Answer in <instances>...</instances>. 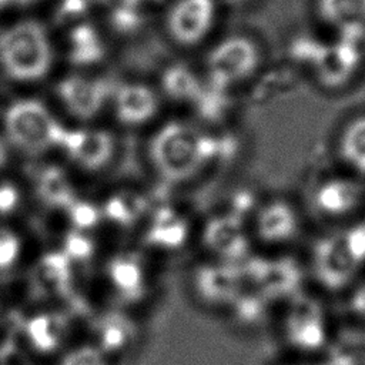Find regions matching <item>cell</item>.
Segmentation results:
<instances>
[{"instance_id":"18","label":"cell","mask_w":365,"mask_h":365,"mask_svg":"<svg viewBox=\"0 0 365 365\" xmlns=\"http://www.w3.org/2000/svg\"><path fill=\"white\" fill-rule=\"evenodd\" d=\"M318 16L335 29L365 26V0H317Z\"/></svg>"},{"instance_id":"9","label":"cell","mask_w":365,"mask_h":365,"mask_svg":"<svg viewBox=\"0 0 365 365\" xmlns=\"http://www.w3.org/2000/svg\"><path fill=\"white\" fill-rule=\"evenodd\" d=\"M115 150L117 143L111 131L93 124H78L74 128L66 127L58 153L74 170L96 174L110 165Z\"/></svg>"},{"instance_id":"21","label":"cell","mask_w":365,"mask_h":365,"mask_svg":"<svg viewBox=\"0 0 365 365\" xmlns=\"http://www.w3.org/2000/svg\"><path fill=\"white\" fill-rule=\"evenodd\" d=\"M346 322L365 327V275L361 277L341 298Z\"/></svg>"},{"instance_id":"3","label":"cell","mask_w":365,"mask_h":365,"mask_svg":"<svg viewBox=\"0 0 365 365\" xmlns=\"http://www.w3.org/2000/svg\"><path fill=\"white\" fill-rule=\"evenodd\" d=\"M56 48L48 30L36 19L17 20L0 31V68L20 84H37L53 71Z\"/></svg>"},{"instance_id":"6","label":"cell","mask_w":365,"mask_h":365,"mask_svg":"<svg viewBox=\"0 0 365 365\" xmlns=\"http://www.w3.org/2000/svg\"><path fill=\"white\" fill-rule=\"evenodd\" d=\"M9 143L30 157L58 151L66 127L50 106L37 98H20L4 113Z\"/></svg>"},{"instance_id":"8","label":"cell","mask_w":365,"mask_h":365,"mask_svg":"<svg viewBox=\"0 0 365 365\" xmlns=\"http://www.w3.org/2000/svg\"><path fill=\"white\" fill-rule=\"evenodd\" d=\"M261 51L248 36L232 34L217 41L205 57V74L212 88L225 91L248 80L259 67Z\"/></svg>"},{"instance_id":"25","label":"cell","mask_w":365,"mask_h":365,"mask_svg":"<svg viewBox=\"0 0 365 365\" xmlns=\"http://www.w3.org/2000/svg\"><path fill=\"white\" fill-rule=\"evenodd\" d=\"M123 3L128 4V6H133L135 9H141V7H147V6H153V4H157L158 1L161 0H121Z\"/></svg>"},{"instance_id":"26","label":"cell","mask_w":365,"mask_h":365,"mask_svg":"<svg viewBox=\"0 0 365 365\" xmlns=\"http://www.w3.org/2000/svg\"><path fill=\"white\" fill-rule=\"evenodd\" d=\"M6 161H7V150L4 143L0 140V168L6 164Z\"/></svg>"},{"instance_id":"20","label":"cell","mask_w":365,"mask_h":365,"mask_svg":"<svg viewBox=\"0 0 365 365\" xmlns=\"http://www.w3.org/2000/svg\"><path fill=\"white\" fill-rule=\"evenodd\" d=\"M113 359L93 342L67 346L57 356L56 365H111Z\"/></svg>"},{"instance_id":"28","label":"cell","mask_w":365,"mask_h":365,"mask_svg":"<svg viewBox=\"0 0 365 365\" xmlns=\"http://www.w3.org/2000/svg\"><path fill=\"white\" fill-rule=\"evenodd\" d=\"M362 220H365V211H364V215H362Z\"/></svg>"},{"instance_id":"24","label":"cell","mask_w":365,"mask_h":365,"mask_svg":"<svg viewBox=\"0 0 365 365\" xmlns=\"http://www.w3.org/2000/svg\"><path fill=\"white\" fill-rule=\"evenodd\" d=\"M17 202V191L11 185H0V214L9 212Z\"/></svg>"},{"instance_id":"2","label":"cell","mask_w":365,"mask_h":365,"mask_svg":"<svg viewBox=\"0 0 365 365\" xmlns=\"http://www.w3.org/2000/svg\"><path fill=\"white\" fill-rule=\"evenodd\" d=\"M217 141L200 127L175 120L161 123L147 143V158L154 174L168 184L197 177L217 155Z\"/></svg>"},{"instance_id":"23","label":"cell","mask_w":365,"mask_h":365,"mask_svg":"<svg viewBox=\"0 0 365 365\" xmlns=\"http://www.w3.org/2000/svg\"><path fill=\"white\" fill-rule=\"evenodd\" d=\"M0 365H30V362L19 348L4 344L0 346Z\"/></svg>"},{"instance_id":"7","label":"cell","mask_w":365,"mask_h":365,"mask_svg":"<svg viewBox=\"0 0 365 365\" xmlns=\"http://www.w3.org/2000/svg\"><path fill=\"white\" fill-rule=\"evenodd\" d=\"M307 211L294 200L277 195L257 204L248 230L255 245L267 252H288L305 234Z\"/></svg>"},{"instance_id":"11","label":"cell","mask_w":365,"mask_h":365,"mask_svg":"<svg viewBox=\"0 0 365 365\" xmlns=\"http://www.w3.org/2000/svg\"><path fill=\"white\" fill-rule=\"evenodd\" d=\"M362 34V30H341L336 41L319 48L311 64L319 86L338 90L352 81L362 63L359 47Z\"/></svg>"},{"instance_id":"4","label":"cell","mask_w":365,"mask_h":365,"mask_svg":"<svg viewBox=\"0 0 365 365\" xmlns=\"http://www.w3.org/2000/svg\"><path fill=\"white\" fill-rule=\"evenodd\" d=\"M336 327L328 298L312 288L307 287L279 304V338L291 351L299 354L322 351L335 338Z\"/></svg>"},{"instance_id":"1","label":"cell","mask_w":365,"mask_h":365,"mask_svg":"<svg viewBox=\"0 0 365 365\" xmlns=\"http://www.w3.org/2000/svg\"><path fill=\"white\" fill-rule=\"evenodd\" d=\"M301 258L309 288L327 298H341L365 275V220L324 227Z\"/></svg>"},{"instance_id":"14","label":"cell","mask_w":365,"mask_h":365,"mask_svg":"<svg viewBox=\"0 0 365 365\" xmlns=\"http://www.w3.org/2000/svg\"><path fill=\"white\" fill-rule=\"evenodd\" d=\"M335 167L365 180V111L344 117L334 131Z\"/></svg>"},{"instance_id":"19","label":"cell","mask_w":365,"mask_h":365,"mask_svg":"<svg viewBox=\"0 0 365 365\" xmlns=\"http://www.w3.org/2000/svg\"><path fill=\"white\" fill-rule=\"evenodd\" d=\"M103 54V41L91 26L81 24L73 29L68 37V57L73 63L88 66L98 61Z\"/></svg>"},{"instance_id":"27","label":"cell","mask_w":365,"mask_h":365,"mask_svg":"<svg viewBox=\"0 0 365 365\" xmlns=\"http://www.w3.org/2000/svg\"><path fill=\"white\" fill-rule=\"evenodd\" d=\"M217 3H227V4H241V3H245V1H248V0H215Z\"/></svg>"},{"instance_id":"13","label":"cell","mask_w":365,"mask_h":365,"mask_svg":"<svg viewBox=\"0 0 365 365\" xmlns=\"http://www.w3.org/2000/svg\"><path fill=\"white\" fill-rule=\"evenodd\" d=\"M161 110V94L141 81H124L113 86L108 113L114 121L127 130L148 127Z\"/></svg>"},{"instance_id":"10","label":"cell","mask_w":365,"mask_h":365,"mask_svg":"<svg viewBox=\"0 0 365 365\" xmlns=\"http://www.w3.org/2000/svg\"><path fill=\"white\" fill-rule=\"evenodd\" d=\"M111 90L113 86L106 80L81 73L66 76L54 88L57 103L77 124H93L108 111Z\"/></svg>"},{"instance_id":"22","label":"cell","mask_w":365,"mask_h":365,"mask_svg":"<svg viewBox=\"0 0 365 365\" xmlns=\"http://www.w3.org/2000/svg\"><path fill=\"white\" fill-rule=\"evenodd\" d=\"M23 241L7 227H0V271L13 268L21 255Z\"/></svg>"},{"instance_id":"16","label":"cell","mask_w":365,"mask_h":365,"mask_svg":"<svg viewBox=\"0 0 365 365\" xmlns=\"http://www.w3.org/2000/svg\"><path fill=\"white\" fill-rule=\"evenodd\" d=\"M90 342L114 359V356L130 351L135 342V334L131 325L120 321V317H106L94 325Z\"/></svg>"},{"instance_id":"15","label":"cell","mask_w":365,"mask_h":365,"mask_svg":"<svg viewBox=\"0 0 365 365\" xmlns=\"http://www.w3.org/2000/svg\"><path fill=\"white\" fill-rule=\"evenodd\" d=\"M106 281L120 302L141 297L148 284L143 262L133 254H118L111 258L106 267Z\"/></svg>"},{"instance_id":"5","label":"cell","mask_w":365,"mask_h":365,"mask_svg":"<svg viewBox=\"0 0 365 365\" xmlns=\"http://www.w3.org/2000/svg\"><path fill=\"white\" fill-rule=\"evenodd\" d=\"M304 208L322 227H336L362 220L365 180L336 167L319 174L309 185Z\"/></svg>"},{"instance_id":"17","label":"cell","mask_w":365,"mask_h":365,"mask_svg":"<svg viewBox=\"0 0 365 365\" xmlns=\"http://www.w3.org/2000/svg\"><path fill=\"white\" fill-rule=\"evenodd\" d=\"M160 94L175 101L200 100L204 94L198 76L181 64L167 67L160 77Z\"/></svg>"},{"instance_id":"12","label":"cell","mask_w":365,"mask_h":365,"mask_svg":"<svg viewBox=\"0 0 365 365\" xmlns=\"http://www.w3.org/2000/svg\"><path fill=\"white\" fill-rule=\"evenodd\" d=\"M217 7L215 0H174L164 19L167 37L178 47L198 46L214 29Z\"/></svg>"}]
</instances>
